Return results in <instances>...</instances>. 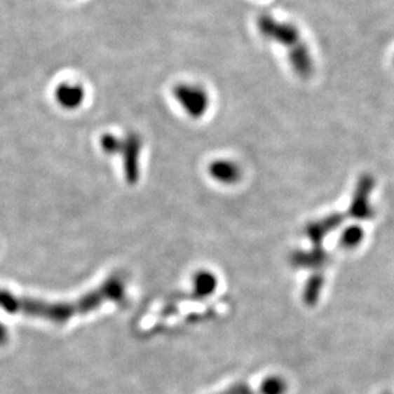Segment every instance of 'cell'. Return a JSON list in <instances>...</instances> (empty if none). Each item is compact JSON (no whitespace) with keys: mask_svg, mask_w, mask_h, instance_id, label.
Wrapping results in <instances>:
<instances>
[{"mask_svg":"<svg viewBox=\"0 0 394 394\" xmlns=\"http://www.w3.org/2000/svg\"><path fill=\"white\" fill-rule=\"evenodd\" d=\"M208 174L213 180L221 184L236 183L241 176L240 168L229 160H216L208 166Z\"/></svg>","mask_w":394,"mask_h":394,"instance_id":"obj_5","label":"cell"},{"mask_svg":"<svg viewBox=\"0 0 394 394\" xmlns=\"http://www.w3.org/2000/svg\"><path fill=\"white\" fill-rule=\"evenodd\" d=\"M54 99L64 110L74 111L85 104L86 88L76 82H62L54 90Z\"/></svg>","mask_w":394,"mask_h":394,"instance_id":"obj_3","label":"cell"},{"mask_svg":"<svg viewBox=\"0 0 394 394\" xmlns=\"http://www.w3.org/2000/svg\"><path fill=\"white\" fill-rule=\"evenodd\" d=\"M291 63L294 64V68L296 71L300 72L301 74H306L310 69V57L308 55V51L300 46L297 49L294 50V54L291 55Z\"/></svg>","mask_w":394,"mask_h":394,"instance_id":"obj_6","label":"cell"},{"mask_svg":"<svg viewBox=\"0 0 394 394\" xmlns=\"http://www.w3.org/2000/svg\"><path fill=\"white\" fill-rule=\"evenodd\" d=\"M143 151V140L135 132L119 135L118 144L113 157H120L123 162V171L128 184L134 185L141 177V156Z\"/></svg>","mask_w":394,"mask_h":394,"instance_id":"obj_1","label":"cell"},{"mask_svg":"<svg viewBox=\"0 0 394 394\" xmlns=\"http://www.w3.org/2000/svg\"><path fill=\"white\" fill-rule=\"evenodd\" d=\"M259 29H261L263 35L272 37V39H275L276 41L286 43V45L296 43H297V39H299V32L292 26H289L286 23L285 25L278 23L275 20L267 18V17L261 18Z\"/></svg>","mask_w":394,"mask_h":394,"instance_id":"obj_4","label":"cell"},{"mask_svg":"<svg viewBox=\"0 0 394 394\" xmlns=\"http://www.w3.org/2000/svg\"><path fill=\"white\" fill-rule=\"evenodd\" d=\"M172 95L176 104L191 119H201L210 107V96L202 86L196 83H179Z\"/></svg>","mask_w":394,"mask_h":394,"instance_id":"obj_2","label":"cell"}]
</instances>
